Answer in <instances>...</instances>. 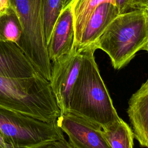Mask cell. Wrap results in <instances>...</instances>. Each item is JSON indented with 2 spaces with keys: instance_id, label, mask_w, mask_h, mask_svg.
Returning <instances> with one entry per match:
<instances>
[{
  "instance_id": "obj_3",
  "label": "cell",
  "mask_w": 148,
  "mask_h": 148,
  "mask_svg": "<svg viewBox=\"0 0 148 148\" xmlns=\"http://www.w3.org/2000/svg\"><path fill=\"white\" fill-rule=\"evenodd\" d=\"M148 39V11L133 9L117 15L94 43L109 57L113 67L126 66Z\"/></svg>"
},
{
  "instance_id": "obj_18",
  "label": "cell",
  "mask_w": 148,
  "mask_h": 148,
  "mask_svg": "<svg viewBox=\"0 0 148 148\" xmlns=\"http://www.w3.org/2000/svg\"><path fill=\"white\" fill-rule=\"evenodd\" d=\"M128 0H115V5L118 9L119 14H123L128 11Z\"/></svg>"
},
{
  "instance_id": "obj_20",
  "label": "cell",
  "mask_w": 148,
  "mask_h": 148,
  "mask_svg": "<svg viewBox=\"0 0 148 148\" xmlns=\"http://www.w3.org/2000/svg\"><path fill=\"white\" fill-rule=\"evenodd\" d=\"M0 148H13L12 146L6 142V140L4 138L1 131H0Z\"/></svg>"
},
{
  "instance_id": "obj_2",
  "label": "cell",
  "mask_w": 148,
  "mask_h": 148,
  "mask_svg": "<svg viewBox=\"0 0 148 148\" xmlns=\"http://www.w3.org/2000/svg\"><path fill=\"white\" fill-rule=\"evenodd\" d=\"M0 108L46 122L56 121L61 114L50 83L42 76H0Z\"/></svg>"
},
{
  "instance_id": "obj_12",
  "label": "cell",
  "mask_w": 148,
  "mask_h": 148,
  "mask_svg": "<svg viewBox=\"0 0 148 148\" xmlns=\"http://www.w3.org/2000/svg\"><path fill=\"white\" fill-rule=\"evenodd\" d=\"M102 130L110 148H134L132 130L122 119L102 127Z\"/></svg>"
},
{
  "instance_id": "obj_10",
  "label": "cell",
  "mask_w": 148,
  "mask_h": 148,
  "mask_svg": "<svg viewBox=\"0 0 148 148\" xmlns=\"http://www.w3.org/2000/svg\"><path fill=\"white\" fill-rule=\"evenodd\" d=\"M127 113L134 138L148 148V79L131 97Z\"/></svg>"
},
{
  "instance_id": "obj_9",
  "label": "cell",
  "mask_w": 148,
  "mask_h": 148,
  "mask_svg": "<svg viewBox=\"0 0 148 148\" xmlns=\"http://www.w3.org/2000/svg\"><path fill=\"white\" fill-rule=\"evenodd\" d=\"M0 76L7 78L41 76L17 45L2 41H0Z\"/></svg>"
},
{
  "instance_id": "obj_17",
  "label": "cell",
  "mask_w": 148,
  "mask_h": 148,
  "mask_svg": "<svg viewBox=\"0 0 148 148\" xmlns=\"http://www.w3.org/2000/svg\"><path fill=\"white\" fill-rule=\"evenodd\" d=\"M128 9H143L148 11V0H128Z\"/></svg>"
},
{
  "instance_id": "obj_8",
  "label": "cell",
  "mask_w": 148,
  "mask_h": 148,
  "mask_svg": "<svg viewBox=\"0 0 148 148\" xmlns=\"http://www.w3.org/2000/svg\"><path fill=\"white\" fill-rule=\"evenodd\" d=\"M75 41L73 16L71 6L64 9L58 16L47 44L49 58L52 62L69 54Z\"/></svg>"
},
{
  "instance_id": "obj_1",
  "label": "cell",
  "mask_w": 148,
  "mask_h": 148,
  "mask_svg": "<svg viewBox=\"0 0 148 148\" xmlns=\"http://www.w3.org/2000/svg\"><path fill=\"white\" fill-rule=\"evenodd\" d=\"M79 72L71 94L69 110L101 127L120 119L96 63L94 43L82 47Z\"/></svg>"
},
{
  "instance_id": "obj_21",
  "label": "cell",
  "mask_w": 148,
  "mask_h": 148,
  "mask_svg": "<svg viewBox=\"0 0 148 148\" xmlns=\"http://www.w3.org/2000/svg\"><path fill=\"white\" fill-rule=\"evenodd\" d=\"M73 0H62V5H63V10L66 9V8L71 6Z\"/></svg>"
},
{
  "instance_id": "obj_5",
  "label": "cell",
  "mask_w": 148,
  "mask_h": 148,
  "mask_svg": "<svg viewBox=\"0 0 148 148\" xmlns=\"http://www.w3.org/2000/svg\"><path fill=\"white\" fill-rule=\"evenodd\" d=\"M0 131L13 148H36L65 139L57 121L46 122L2 108Z\"/></svg>"
},
{
  "instance_id": "obj_7",
  "label": "cell",
  "mask_w": 148,
  "mask_h": 148,
  "mask_svg": "<svg viewBox=\"0 0 148 148\" xmlns=\"http://www.w3.org/2000/svg\"><path fill=\"white\" fill-rule=\"evenodd\" d=\"M57 123L75 148H110L102 127L86 119L67 112L59 116Z\"/></svg>"
},
{
  "instance_id": "obj_14",
  "label": "cell",
  "mask_w": 148,
  "mask_h": 148,
  "mask_svg": "<svg viewBox=\"0 0 148 148\" xmlns=\"http://www.w3.org/2000/svg\"><path fill=\"white\" fill-rule=\"evenodd\" d=\"M22 32L19 18L10 6L7 11L0 14V41L13 43L19 47Z\"/></svg>"
},
{
  "instance_id": "obj_13",
  "label": "cell",
  "mask_w": 148,
  "mask_h": 148,
  "mask_svg": "<svg viewBox=\"0 0 148 148\" xmlns=\"http://www.w3.org/2000/svg\"><path fill=\"white\" fill-rule=\"evenodd\" d=\"M103 3L115 5V0H73L71 6L73 16L75 32L73 47L78 45L84 27L94 10Z\"/></svg>"
},
{
  "instance_id": "obj_15",
  "label": "cell",
  "mask_w": 148,
  "mask_h": 148,
  "mask_svg": "<svg viewBox=\"0 0 148 148\" xmlns=\"http://www.w3.org/2000/svg\"><path fill=\"white\" fill-rule=\"evenodd\" d=\"M62 10V0H46L44 21L47 44L50 40L54 25Z\"/></svg>"
},
{
  "instance_id": "obj_16",
  "label": "cell",
  "mask_w": 148,
  "mask_h": 148,
  "mask_svg": "<svg viewBox=\"0 0 148 148\" xmlns=\"http://www.w3.org/2000/svg\"><path fill=\"white\" fill-rule=\"evenodd\" d=\"M36 148H75L65 139L55 140Z\"/></svg>"
},
{
  "instance_id": "obj_6",
  "label": "cell",
  "mask_w": 148,
  "mask_h": 148,
  "mask_svg": "<svg viewBox=\"0 0 148 148\" xmlns=\"http://www.w3.org/2000/svg\"><path fill=\"white\" fill-rule=\"evenodd\" d=\"M82 60V48L73 47L72 51L52 62L50 87L61 114L69 110L71 94L77 77Z\"/></svg>"
},
{
  "instance_id": "obj_4",
  "label": "cell",
  "mask_w": 148,
  "mask_h": 148,
  "mask_svg": "<svg viewBox=\"0 0 148 148\" xmlns=\"http://www.w3.org/2000/svg\"><path fill=\"white\" fill-rule=\"evenodd\" d=\"M22 27L19 47L38 73L49 82L52 63L47 48L45 31L46 0H9Z\"/></svg>"
},
{
  "instance_id": "obj_22",
  "label": "cell",
  "mask_w": 148,
  "mask_h": 148,
  "mask_svg": "<svg viewBox=\"0 0 148 148\" xmlns=\"http://www.w3.org/2000/svg\"><path fill=\"white\" fill-rule=\"evenodd\" d=\"M143 50H146V51H147L148 52V39H147V43H146V45L145 46V47H144V48H143Z\"/></svg>"
},
{
  "instance_id": "obj_11",
  "label": "cell",
  "mask_w": 148,
  "mask_h": 148,
  "mask_svg": "<svg viewBox=\"0 0 148 148\" xmlns=\"http://www.w3.org/2000/svg\"><path fill=\"white\" fill-rule=\"evenodd\" d=\"M119 14L116 6L103 3L94 10L83 30L78 45L82 47L94 43L110 22Z\"/></svg>"
},
{
  "instance_id": "obj_19",
  "label": "cell",
  "mask_w": 148,
  "mask_h": 148,
  "mask_svg": "<svg viewBox=\"0 0 148 148\" xmlns=\"http://www.w3.org/2000/svg\"><path fill=\"white\" fill-rule=\"evenodd\" d=\"M10 7L9 0H0V14L7 11Z\"/></svg>"
}]
</instances>
